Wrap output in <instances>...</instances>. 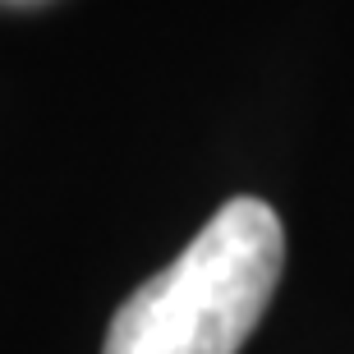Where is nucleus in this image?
I'll return each mask as SVG.
<instances>
[{
	"mask_svg": "<svg viewBox=\"0 0 354 354\" xmlns=\"http://www.w3.org/2000/svg\"><path fill=\"white\" fill-rule=\"evenodd\" d=\"M281 263V216L263 198H230L166 272L120 304L102 354H235L267 313Z\"/></svg>",
	"mask_w": 354,
	"mask_h": 354,
	"instance_id": "1",
	"label": "nucleus"
}]
</instances>
